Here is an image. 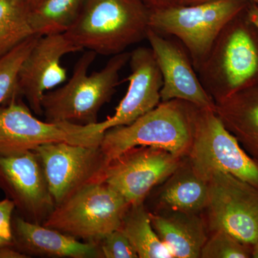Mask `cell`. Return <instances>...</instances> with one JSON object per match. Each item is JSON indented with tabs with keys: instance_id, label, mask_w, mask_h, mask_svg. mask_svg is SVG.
Returning a JSON list of instances; mask_svg holds the SVG:
<instances>
[{
	"instance_id": "cell-1",
	"label": "cell",
	"mask_w": 258,
	"mask_h": 258,
	"mask_svg": "<svg viewBox=\"0 0 258 258\" xmlns=\"http://www.w3.org/2000/svg\"><path fill=\"white\" fill-rule=\"evenodd\" d=\"M198 74L215 103L258 85V28L247 8L226 24Z\"/></svg>"
},
{
	"instance_id": "cell-2",
	"label": "cell",
	"mask_w": 258,
	"mask_h": 258,
	"mask_svg": "<svg viewBox=\"0 0 258 258\" xmlns=\"http://www.w3.org/2000/svg\"><path fill=\"white\" fill-rule=\"evenodd\" d=\"M130 53L113 55L101 71L88 74L97 54L86 51L75 64L69 81L44 95L42 108L45 120L81 125L98 123V113L119 84L120 72L128 63Z\"/></svg>"
},
{
	"instance_id": "cell-3",
	"label": "cell",
	"mask_w": 258,
	"mask_h": 258,
	"mask_svg": "<svg viewBox=\"0 0 258 258\" xmlns=\"http://www.w3.org/2000/svg\"><path fill=\"white\" fill-rule=\"evenodd\" d=\"M151 8L143 0H86L66 35L81 50L115 55L147 39Z\"/></svg>"
},
{
	"instance_id": "cell-4",
	"label": "cell",
	"mask_w": 258,
	"mask_h": 258,
	"mask_svg": "<svg viewBox=\"0 0 258 258\" xmlns=\"http://www.w3.org/2000/svg\"><path fill=\"white\" fill-rule=\"evenodd\" d=\"M195 106L182 100L161 102L152 111L128 125L105 132L101 147L108 161L140 146L161 148L187 157L193 138Z\"/></svg>"
},
{
	"instance_id": "cell-5",
	"label": "cell",
	"mask_w": 258,
	"mask_h": 258,
	"mask_svg": "<svg viewBox=\"0 0 258 258\" xmlns=\"http://www.w3.org/2000/svg\"><path fill=\"white\" fill-rule=\"evenodd\" d=\"M249 3L243 0H208L151 8L149 26L161 35L176 37L187 50L198 73L226 24Z\"/></svg>"
},
{
	"instance_id": "cell-6",
	"label": "cell",
	"mask_w": 258,
	"mask_h": 258,
	"mask_svg": "<svg viewBox=\"0 0 258 258\" xmlns=\"http://www.w3.org/2000/svg\"><path fill=\"white\" fill-rule=\"evenodd\" d=\"M130 205L109 185L92 183L55 206L42 225L82 242L98 243L120 229Z\"/></svg>"
},
{
	"instance_id": "cell-7",
	"label": "cell",
	"mask_w": 258,
	"mask_h": 258,
	"mask_svg": "<svg viewBox=\"0 0 258 258\" xmlns=\"http://www.w3.org/2000/svg\"><path fill=\"white\" fill-rule=\"evenodd\" d=\"M22 98L15 95L0 105V155L34 150L57 142L101 146L105 133L101 122L81 125L41 120L32 114Z\"/></svg>"
},
{
	"instance_id": "cell-8",
	"label": "cell",
	"mask_w": 258,
	"mask_h": 258,
	"mask_svg": "<svg viewBox=\"0 0 258 258\" xmlns=\"http://www.w3.org/2000/svg\"><path fill=\"white\" fill-rule=\"evenodd\" d=\"M187 157L197 174L206 181L215 173H227L258 188V161L246 152L214 110L195 106Z\"/></svg>"
},
{
	"instance_id": "cell-9",
	"label": "cell",
	"mask_w": 258,
	"mask_h": 258,
	"mask_svg": "<svg viewBox=\"0 0 258 258\" xmlns=\"http://www.w3.org/2000/svg\"><path fill=\"white\" fill-rule=\"evenodd\" d=\"M209 229L224 231L244 243L258 240V188L227 173L208 179Z\"/></svg>"
},
{
	"instance_id": "cell-10",
	"label": "cell",
	"mask_w": 258,
	"mask_h": 258,
	"mask_svg": "<svg viewBox=\"0 0 258 258\" xmlns=\"http://www.w3.org/2000/svg\"><path fill=\"white\" fill-rule=\"evenodd\" d=\"M34 151L41 161L55 206L86 185L102 181L109 164L101 146L57 142L44 144Z\"/></svg>"
},
{
	"instance_id": "cell-11",
	"label": "cell",
	"mask_w": 258,
	"mask_h": 258,
	"mask_svg": "<svg viewBox=\"0 0 258 258\" xmlns=\"http://www.w3.org/2000/svg\"><path fill=\"white\" fill-rule=\"evenodd\" d=\"M0 190L24 220L43 225L55 208L41 161L34 150L0 155Z\"/></svg>"
},
{
	"instance_id": "cell-12",
	"label": "cell",
	"mask_w": 258,
	"mask_h": 258,
	"mask_svg": "<svg viewBox=\"0 0 258 258\" xmlns=\"http://www.w3.org/2000/svg\"><path fill=\"white\" fill-rule=\"evenodd\" d=\"M184 157L161 148H132L110 161L102 181L116 190L131 205H139L177 169Z\"/></svg>"
},
{
	"instance_id": "cell-13",
	"label": "cell",
	"mask_w": 258,
	"mask_h": 258,
	"mask_svg": "<svg viewBox=\"0 0 258 258\" xmlns=\"http://www.w3.org/2000/svg\"><path fill=\"white\" fill-rule=\"evenodd\" d=\"M79 51L82 50L64 33L38 37L22 63L18 77L19 94L26 99L35 114L42 115L44 95L68 79L67 70L61 63L62 57Z\"/></svg>"
},
{
	"instance_id": "cell-14",
	"label": "cell",
	"mask_w": 258,
	"mask_h": 258,
	"mask_svg": "<svg viewBox=\"0 0 258 258\" xmlns=\"http://www.w3.org/2000/svg\"><path fill=\"white\" fill-rule=\"evenodd\" d=\"M150 44L163 78L161 101L179 99L200 108L215 110V102L204 88L187 50L175 40L149 29Z\"/></svg>"
},
{
	"instance_id": "cell-15",
	"label": "cell",
	"mask_w": 258,
	"mask_h": 258,
	"mask_svg": "<svg viewBox=\"0 0 258 258\" xmlns=\"http://www.w3.org/2000/svg\"><path fill=\"white\" fill-rule=\"evenodd\" d=\"M128 91L117 106L114 115L101 122L104 132L128 125L161 103L163 78L151 47H139L131 52Z\"/></svg>"
},
{
	"instance_id": "cell-16",
	"label": "cell",
	"mask_w": 258,
	"mask_h": 258,
	"mask_svg": "<svg viewBox=\"0 0 258 258\" xmlns=\"http://www.w3.org/2000/svg\"><path fill=\"white\" fill-rule=\"evenodd\" d=\"M13 247L28 257L102 258L98 244L82 242L55 229L24 220L14 212Z\"/></svg>"
},
{
	"instance_id": "cell-17",
	"label": "cell",
	"mask_w": 258,
	"mask_h": 258,
	"mask_svg": "<svg viewBox=\"0 0 258 258\" xmlns=\"http://www.w3.org/2000/svg\"><path fill=\"white\" fill-rule=\"evenodd\" d=\"M153 228L174 258H199L208 240L207 228L199 213L161 208L149 212Z\"/></svg>"
},
{
	"instance_id": "cell-18",
	"label": "cell",
	"mask_w": 258,
	"mask_h": 258,
	"mask_svg": "<svg viewBox=\"0 0 258 258\" xmlns=\"http://www.w3.org/2000/svg\"><path fill=\"white\" fill-rule=\"evenodd\" d=\"M215 111L246 152L258 161V85L217 102Z\"/></svg>"
},
{
	"instance_id": "cell-19",
	"label": "cell",
	"mask_w": 258,
	"mask_h": 258,
	"mask_svg": "<svg viewBox=\"0 0 258 258\" xmlns=\"http://www.w3.org/2000/svg\"><path fill=\"white\" fill-rule=\"evenodd\" d=\"M163 185L157 200L161 208L199 213L208 203V181L197 174L187 157Z\"/></svg>"
},
{
	"instance_id": "cell-20",
	"label": "cell",
	"mask_w": 258,
	"mask_h": 258,
	"mask_svg": "<svg viewBox=\"0 0 258 258\" xmlns=\"http://www.w3.org/2000/svg\"><path fill=\"white\" fill-rule=\"evenodd\" d=\"M120 230L130 241L139 258H174L153 228L149 212L144 203L130 205Z\"/></svg>"
},
{
	"instance_id": "cell-21",
	"label": "cell",
	"mask_w": 258,
	"mask_h": 258,
	"mask_svg": "<svg viewBox=\"0 0 258 258\" xmlns=\"http://www.w3.org/2000/svg\"><path fill=\"white\" fill-rule=\"evenodd\" d=\"M86 0H42L30 10L32 31L36 36L63 34L79 19Z\"/></svg>"
},
{
	"instance_id": "cell-22",
	"label": "cell",
	"mask_w": 258,
	"mask_h": 258,
	"mask_svg": "<svg viewBox=\"0 0 258 258\" xmlns=\"http://www.w3.org/2000/svg\"><path fill=\"white\" fill-rule=\"evenodd\" d=\"M30 10L31 7L23 0H0V57L35 36Z\"/></svg>"
},
{
	"instance_id": "cell-23",
	"label": "cell",
	"mask_w": 258,
	"mask_h": 258,
	"mask_svg": "<svg viewBox=\"0 0 258 258\" xmlns=\"http://www.w3.org/2000/svg\"><path fill=\"white\" fill-rule=\"evenodd\" d=\"M39 36H32L0 57V105L19 95L18 77L21 64Z\"/></svg>"
},
{
	"instance_id": "cell-24",
	"label": "cell",
	"mask_w": 258,
	"mask_h": 258,
	"mask_svg": "<svg viewBox=\"0 0 258 258\" xmlns=\"http://www.w3.org/2000/svg\"><path fill=\"white\" fill-rule=\"evenodd\" d=\"M204 244L202 258H249L252 245L244 243L224 231L212 232Z\"/></svg>"
},
{
	"instance_id": "cell-25",
	"label": "cell",
	"mask_w": 258,
	"mask_h": 258,
	"mask_svg": "<svg viewBox=\"0 0 258 258\" xmlns=\"http://www.w3.org/2000/svg\"><path fill=\"white\" fill-rule=\"evenodd\" d=\"M97 244L102 258H139L130 241L120 229L108 234Z\"/></svg>"
},
{
	"instance_id": "cell-26",
	"label": "cell",
	"mask_w": 258,
	"mask_h": 258,
	"mask_svg": "<svg viewBox=\"0 0 258 258\" xmlns=\"http://www.w3.org/2000/svg\"><path fill=\"white\" fill-rule=\"evenodd\" d=\"M15 207L11 200L0 201V246H13L12 218Z\"/></svg>"
},
{
	"instance_id": "cell-27",
	"label": "cell",
	"mask_w": 258,
	"mask_h": 258,
	"mask_svg": "<svg viewBox=\"0 0 258 258\" xmlns=\"http://www.w3.org/2000/svg\"><path fill=\"white\" fill-rule=\"evenodd\" d=\"M0 258H29L13 246H0Z\"/></svg>"
},
{
	"instance_id": "cell-28",
	"label": "cell",
	"mask_w": 258,
	"mask_h": 258,
	"mask_svg": "<svg viewBox=\"0 0 258 258\" xmlns=\"http://www.w3.org/2000/svg\"><path fill=\"white\" fill-rule=\"evenodd\" d=\"M144 2L149 8H154L176 4L177 0H144Z\"/></svg>"
},
{
	"instance_id": "cell-29",
	"label": "cell",
	"mask_w": 258,
	"mask_h": 258,
	"mask_svg": "<svg viewBox=\"0 0 258 258\" xmlns=\"http://www.w3.org/2000/svg\"><path fill=\"white\" fill-rule=\"evenodd\" d=\"M249 18L258 28V4L249 3L247 7Z\"/></svg>"
},
{
	"instance_id": "cell-30",
	"label": "cell",
	"mask_w": 258,
	"mask_h": 258,
	"mask_svg": "<svg viewBox=\"0 0 258 258\" xmlns=\"http://www.w3.org/2000/svg\"><path fill=\"white\" fill-rule=\"evenodd\" d=\"M258 258V240L252 245V257Z\"/></svg>"
},
{
	"instance_id": "cell-31",
	"label": "cell",
	"mask_w": 258,
	"mask_h": 258,
	"mask_svg": "<svg viewBox=\"0 0 258 258\" xmlns=\"http://www.w3.org/2000/svg\"><path fill=\"white\" fill-rule=\"evenodd\" d=\"M208 1V0H191L189 4H195V3H203V2ZM243 1L249 2V3H255L258 4V0H243ZM188 4V5H189Z\"/></svg>"
},
{
	"instance_id": "cell-32",
	"label": "cell",
	"mask_w": 258,
	"mask_h": 258,
	"mask_svg": "<svg viewBox=\"0 0 258 258\" xmlns=\"http://www.w3.org/2000/svg\"><path fill=\"white\" fill-rule=\"evenodd\" d=\"M23 1L28 3V4L32 8V7L35 6V5H37V3L41 2L42 0H23Z\"/></svg>"
},
{
	"instance_id": "cell-33",
	"label": "cell",
	"mask_w": 258,
	"mask_h": 258,
	"mask_svg": "<svg viewBox=\"0 0 258 258\" xmlns=\"http://www.w3.org/2000/svg\"><path fill=\"white\" fill-rule=\"evenodd\" d=\"M191 1V0H177V2H176V4L188 5L189 4L190 2Z\"/></svg>"
},
{
	"instance_id": "cell-34",
	"label": "cell",
	"mask_w": 258,
	"mask_h": 258,
	"mask_svg": "<svg viewBox=\"0 0 258 258\" xmlns=\"http://www.w3.org/2000/svg\"><path fill=\"white\" fill-rule=\"evenodd\" d=\"M143 1H144V0H143Z\"/></svg>"
}]
</instances>
